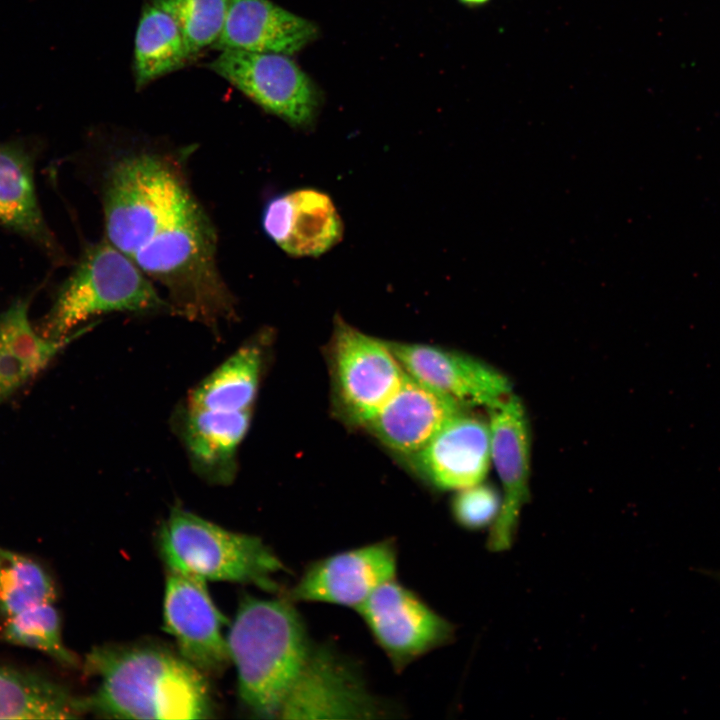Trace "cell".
I'll return each instance as SVG.
<instances>
[{
  "label": "cell",
  "mask_w": 720,
  "mask_h": 720,
  "mask_svg": "<svg viewBox=\"0 0 720 720\" xmlns=\"http://www.w3.org/2000/svg\"><path fill=\"white\" fill-rule=\"evenodd\" d=\"M411 458L440 490L458 491L481 483L492 464L488 420L461 411Z\"/></svg>",
  "instance_id": "5bb4252c"
},
{
  "label": "cell",
  "mask_w": 720,
  "mask_h": 720,
  "mask_svg": "<svg viewBox=\"0 0 720 720\" xmlns=\"http://www.w3.org/2000/svg\"><path fill=\"white\" fill-rule=\"evenodd\" d=\"M225 617L214 604L206 581L168 571L163 625L180 655L205 676L224 672L230 661L222 627Z\"/></svg>",
  "instance_id": "8fae6325"
},
{
  "label": "cell",
  "mask_w": 720,
  "mask_h": 720,
  "mask_svg": "<svg viewBox=\"0 0 720 720\" xmlns=\"http://www.w3.org/2000/svg\"><path fill=\"white\" fill-rule=\"evenodd\" d=\"M83 699L34 672L0 666V719H72L85 713Z\"/></svg>",
  "instance_id": "d6986e66"
},
{
  "label": "cell",
  "mask_w": 720,
  "mask_h": 720,
  "mask_svg": "<svg viewBox=\"0 0 720 720\" xmlns=\"http://www.w3.org/2000/svg\"><path fill=\"white\" fill-rule=\"evenodd\" d=\"M397 548L385 539L311 562L283 597L358 609L383 583L394 579Z\"/></svg>",
  "instance_id": "30bf717a"
},
{
  "label": "cell",
  "mask_w": 720,
  "mask_h": 720,
  "mask_svg": "<svg viewBox=\"0 0 720 720\" xmlns=\"http://www.w3.org/2000/svg\"><path fill=\"white\" fill-rule=\"evenodd\" d=\"M502 503L501 492L483 482L458 490L451 502L455 522L468 531L492 527Z\"/></svg>",
  "instance_id": "4316f807"
},
{
  "label": "cell",
  "mask_w": 720,
  "mask_h": 720,
  "mask_svg": "<svg viewBox=\"0 0 720 720\" xmlns=\"http://www.w3.org/2000/svg\"><path fill=\"white\" fill-rule=\"evenodd\" d=\"M385 712L357 673L327 648H311L278 718H375Z\"/></svg>",
  "instance_id": "7c38bea8"
},
{
  "label": "cell",
  "mask_w": 720,
  "mask_h": 720,
  "mask_svg": "<svg viewBox=\"0 0 720 720\" xmlns=\"http://www.w3.org/2000/svg\"><path fill=\"white\" fill-rule=\"evenodd\" d=\"M251 410L220 411L186 405L180 433L194 469L206 480L225 485L236 471V454L250 424Z\"/></svg>",
  "instance_id": "ac0fdd59"
},
{
  "label": "cell",
  "mask_w": 720,
  "mask_h": 720,
  "mask_svg": "<svg viewBox=\"0 0 720 720\" xmlns=\"http://www.w3.org/2000/svg\"><path fill=\"white\" fill-rule=\"evenodd\" d=\"M493 0H458L463 6L471 9L481 8L490 4Z\"/></svg>",
  "instance_id": "f1b7e54d"
},
{
  "label": "cell",
  "mask_w": 720,
  "mask_h": 720,
  "mask_svg": "<svg viewBox=\"0 0 720 720\" xmlns=\"http://www.w3.org/2000/svg\"><path fill=\"white\" fill-rule=\"evenodd\" d=\"M206 66L292 126L308 127L317 116L320 91L290 55L227 49Z\"/></svg>",
  "instance_id": "8992f818"
},
{
  "label": "cell",
  "mask_w": 720,
  "mask_h": 720,
  "mask_svg": "<svg viewBox=\"0 0 720 720\" xmlns=\"http://www.w3.org/2000/svg\"><path fill=\"white\" fill-rule=\"evenodd\" d=\"M357 611L397 672L455 636L451 622L395 578L380 585Z\"/></svg>",
  "instance_id": "52a82bcc"
},
{
  "label": "cell",
  "mask_w": 720,
  "mask_h": 720,
  "mask_svg": "<svg viewBox=\"0 0 720 720\" xmlns=\"http://www.w3.org/2000/svg\"><path fill=\"white\" fill-rule=\"evenodd\" d=\"M389 346L409 376L462 406L490 409L512 394L502 372L472 356L425 344Z\"/></svg>",
  "instance_id": "4fadbf2b"
},
{
  "label": "cell",
  "mask_w": 720,
  "mask_h": 720,
  "mask_svg": "<svg viewBox=\"0 0 720 720\" xmlns=\"http://www.w3.org/2000/svg\"><path fill=\"white\" fill-rule=\"evenodd\" d=\"M261 368V349L255 343L246 344L192 390L186 405L220 411L251 410Z\"/></svg>",
  "instance_id": "44dd1931"
},
{
  "label": "cell",
  "mask_w": 720,
  "mask_h": 720,
  "mask_svg": "<svg viewBox=\"0 0 720 720\" xmlns=\"http://www.w3.org/2000/svg\"><path fill=\"white\" fill-rule=\"evenodd\" d=\"M86 669L97 677L83 698L86 712L127 719H204L212 713L206 676L166 649L105 645L93 649Z\"/></svg>",
  "instance_id": "7a4b0ae2"
},
{
  "label": "cell",
  "mask_w": 720,
  "mask_h": 720,
  "mask_svg": "<svg viewBox=\"0 0 720 720\" xmlns=\"http://www.w3.org/2000/svg\"><path fill=\"white\" fill-rule=\"evenodd\" d=\"M488 410L491 461L500 480L502 503L486 545L490 552H504L515 542L521 512L530 498V429L525 407L513 393Z\"/></svg>",
  "instance_id": "9c48e42d"
},
{
  "label": "cell",
  "mask_w": 720,
  "mask_h": 720,
  "mask_svg": "<svg viewBox=\"0 0 720 720\" xmlns=\"http://www.w3.org/2000/svg\"><path fill=\"white\" fill-rule=\"evenodd\" d=\"M173 312L153 282L106 239L88 248L49 313L44 334L67 338L84 321L111 312Z\"/></svg>",
  "instance_id": "5b68a950"
},
{
  "label": "cell",
  "mask_w": 720,
  "mask_h": 720,
  "mask_svg": "<svg viewBox=\"0 0 720 720\" xmlns=\"http://www.w3.org/2000/svg\"><path fill=\"white\" fill-rule=\"evenodd\" d=\"M332 357L340 400L355 421L367 424L402 385L406 371L389 343L339 321Z\"/></svg>",
  "instance_id": "ba28073f"
},
{
  "label": "cell",
  "mask_w": 720,
  "mask_h": 720,
  "mask_svg": "<svg viewBox=\"0 0 720 720\" xmlns=\"http://www.w3.org/2000/svg\"><path fill=\"white\" fill-rule=\"evenodd\" d=\"M73 337L38 334L28 318L27 304L18 301L0 315V344L22 359L36 374L44 369Z\"/></svg>",
  "instance_id": "484cf974"
},
{
  "label": "cell",
  "mask_w": 720,
  "mask_h": 720,
  "mask_svg": "<svg viewBox=\"0 0 720 720\" xmlns=\"http://www.w3.org/2000/svg\"><path fill=\"white\" fill-rule=\"evenodd\" d=\"M56 590L48 573L31 558L0 547V615L11 617L43 603H54Z\"/></svg>",
  "instance_id": "603a6c76"
},
{
  "label": "cell",
  "mask_w": 720,
  "mask_h": 720,
  "mask_svg": "<svg viewBox=\"0 0 720 720\" xmlns=\"http://www.w3.org/2000/svg\"><path fill=\"white\" fill-rule=\"evenodd\" d=\"M262 226L268 237L291 256H318L335 246L343 224L331 198L314 188H301L271 198Z\"/></svg>",
  "instance_id": "9a60e30c"
},
{
  "label": "cell",
  "mask_w": 720,
  "mask_h": 720,
  "mask_svg": "<svg viewBox=\"0 0 720 720\" xmlns=\"http://www.w3.org/2000/svg\"><path fill=\"white\" fill-rule=\"evenodd\" d=\"M1 633L8 642L41 651L63 665H76L75 656L62 640L54 603L36 605L2 619Z\"/></svg>",
  "instance_id": "cb8c5ba5"
},
{
  "label": "cell",
  "mask_w": 720,
  "mask_h": 720,
  "mask_svg": "<svg viewBox=\"0 0 720 720\" xmlns=\"http://www.w3.org/2000/svg\"><path fill=\"white\" fill-rule=\"evenodd\" d=\"M0 224L43 244L52 243L37 201L29 161L5 145H0Z\"/></svg>",
  "instance_id": "7402d4cb"
},
{
  "label": "cell",
  "mask_w": 720,
  "mask_h": 720,
  "mask_svg": "<svg viewBox=\"0 0 720 720\" xmlns=\"http://www.w3.org/2000/svg\"><path fill=\"white\" fill-rule=\"evenodd\" d=\"M463 407L406 374L395 395L366 425L387 447L411 458Z\"/></svg>",
  "instance_id": "e0dca14e"
},
{
  "label": "cell",
  "mask_w": 720,
  "mask_h": 720,
  "mask_svg": "<svg viewBox=\"0 0 720 720\" xmlns=\"http://www.w3.org/2000/svg\"><path fill=\"white\" fill-rule=\"evenodd\" d=\"M158 545L168 571L206 582L254 584L273 592L280 590L274 575L287 571L260 537L227 530L179 507L161 525Z\"/></svg>",
  "instance_id": "277c9868"
},
{
  "label": "cell",
  "mask_w": 720,
  "mask_h": 720,
  "mask_svg": "<svg viewBox=\"0 0 720 720\" xmlns=\"http://www.w3.org/2000/svg\"><path fill=\"white\" fill-rule=\"evenodd\" d=\"M192 60L174 19L152 1L147 3L134 41L133 72L137 90Z\"/></svg>",
  "instance_id": "ffe728a7"
},
{
  "label": "cell",
  "mask_w": 720,
  "mask_h": 720,
  "mask_svg": "<svg viewBox=\"0 0 720 720\" xmlns=\"http://www.w3.org/2000/svg\"><path fill=\"white\" fill-rule=\"evenodd\" d=\"M35 375L22 359L0 344V402Z\"/></svg>",
  "instance_id": "83f0119b"
},
{
  "label": "cell",
  "mask_w": 720,
  "mask_h": 720,
  "mask_svg": "<svg viewBox=\"0 0 720 720\" xmlns=\"http://www.w3.org/2000/svg\"><path fill=\"white\" fill-rule=\"evenodd\" d=\"M176 22L193 57L218 40L227 16L229 0H152Z\"/></svg>",
  "instance_id": "d4e9b609"
},
{
  "label": "cell",
  "mask_w": 720,
  "mask_h": 720,
  "mask_svg": "<svg viewBox=\"0 0 720 720\" xmlns=\"http://www.w3.org/2000/svg\"><path fill=\"white\" fill-rule=\"evenodd\" d=\"M102 202L105 239L165 289L173 312L211 328L234 317L215 227L175 159L121 155L105 172Z\"/></svg>",
  "instance_id": "6da1fadb"
},
{
  "label": "cell",
  "mask_w": 720,
  "mask_h": 720,
  "mask_svg": "<svg viewBox=\"0 0 720 720\" xmlns=\"http://www.w3.org/2000/svg\"><path fill=\"white\" fill-rule=\"evenodd\" d=\"M318 34L315 23L270 0H229L223 30L212 48L291 56Z\"/></svg>",
  "instance_id": "2e32d148"
},
{
  "label": "cell",
  "mask_w": 720,
  "mask_h": 720,
  "mask_svg": "<svg viewBox=\"0 0 720 720\" xmlns=\"http://www.w3.org/2000/svg\"><path fill=\"white\" fill-rule=\"evenodd\" d=\"M226 640L242 703L257 717H279L312 648L292 601L245 596Z\"/></svg>",
  "instance_id": "3957f363"
}]
</instances>
